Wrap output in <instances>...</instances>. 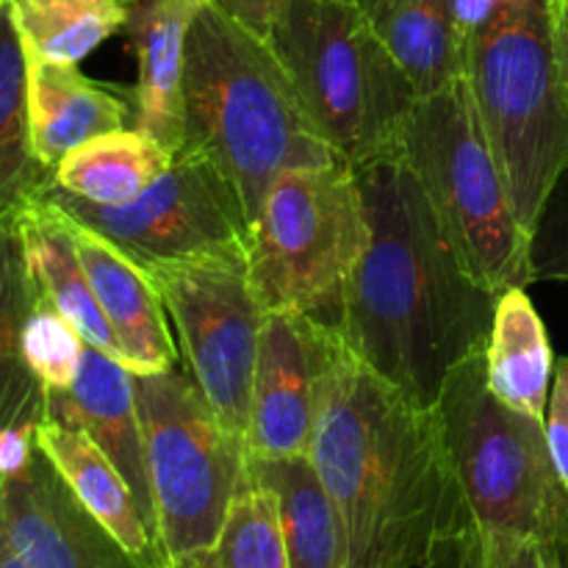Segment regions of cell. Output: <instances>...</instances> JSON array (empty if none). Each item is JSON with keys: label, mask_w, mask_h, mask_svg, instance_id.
Segmentation results:
<instances>
[{"label": "cell", "mask_w": 568, "mask_h": 568, "mask_svg": "<svg viewBox=\"0 0 568 568\" xmlns=\"http://www.w3.org/2000/svg\"><path fill=\"white\" fill-rule=\"evenodd\" d=\"M355 175L369 244L344 292L338 333L366 369L433 408L447 377L486 353L499 294L469 275L403 155Z\"/></svg>", "instance_id": "1"}, {"label": "cell", "mask_w": 568, "mask_h": 568, "mask_svg": "<svg viewBox=\"0 0 568 568\" xmlns=\"http://www.w3.org/2000/svg\"><path fill=\"white\" fill-rule=\"evenodd\" d=\"M308 455L336 503L347 568H430L469 527L436 410L381 381L349 347Z\"/></svg>", "instance_id": "2"}, {"label": "cell", "mask_w": 568, "mask_h": 568, "mask_svg": "<svg viewBox=\"0 0 568 568\" xmlns=\"http://www.w3.org/2000/svg\"><path fill=\"white\" fill-rule=\"evenodd\" d=\"M183 105V148L205 153L231 178L250 222L283 172L342 161L270 39L211 3L189 28Z\"/></svg>", "instance_id": "3"}, {"label": "cell", "mask_w": 568, "mask_h": 568, "mask_svg": "<svg viewBox=\"0 0 568 568\" xmlns=\"http://www.w3.org/2000/svg\"><path fill=\"white\" fill-rule=\"evenodd\" d=\"M466 81L477 116L530 236L568 166V94L549 0L505 3L466 37Z\"/></svg>", "instance_id": "4"}, {"label": "cell", "mask_w": 568, "mask_h": 568, "mask_svg": "<svg viewBox=\"0 0 568 568\" xmlns=\"http://www.w3.org/2000/svg\"><path fill=\"white\" fill-rule=\"evenodd\" d=\"M270 42L338 159L358 170L399 153L419 94L364 9L288 0Z\"/></svg>", "instance_id": "5"}, {"label": "cell", "mask_w": 568, "mask_h": 568, "mask_svg": "<svg viewBox=\"0 0 568 568\" xmlns=\"http://www.w3.org/2000/svg\"><path fill=\"white\" fill-rule=\"evenodd\" d=\"M399 155L469 275L494 294L527 286L530 236L510 203L466 78L416 100Z\"/></svg>", "instance_id": "6"}, {"label": "cell", "mask_w": 568, "mask_h": 568, "mask_svg": "<svg viewBox=\"0 0 568 568\" xmlns=\"http://www.w3.org/2000/svg\"><path fill=\"white\" fill-rule=\"evenodd\" d=\"M366 244L364 194L347 161L283 172L253 220L250 281L266 314H305L338 331Z\"/></svg>", "instance_id": "7"}, {"label": "cell", "mask_w": 568, "mask_h": 568, "mask_svg": "<svg viewBox=\"0 0 568 568\" xmlns=\"http://www.w3.org/2000/svg\"><path fill=\"white\" fill-rule=\"evenodd\" d=\"M433 410L469 527L552 544L566 488L549 455L544 419L494 397L486 353L447 377Z\"/></svg>", "instance_id": "8"}, {"label": "cell", "mask_w": 568, "mask_h": 568, "mask_svg": "<svg viewBox=\"0 0 568 568\" xmlns=\"http://www.w3.org/2000/svg\"><path fill=\"white\" fill-rule=\"evenodd\" d=\"M144 458L153 494V530L164 568L209 552L244 486L247 449L233 436L192 375L175 366L133 375Z\"/></svg>", "instance_id": "9"}, {"label": "cell", "mask_w": 568, "mask_h": 568, "mask_svg": "<svg viewBox=\"0 0 568 568\" xmlns=\"http://www.w3.org/2000/svg\"><path fill=\"white\" fill-rule=\"evenodd\" d=\"M44 203L148 270L200 255H250L253 222L231 178L205 153L181 148L170 170L125 205H98L53 183Z\"/></svg>", "instance_id": "10"}, {"label": "cell", "mask_w": 568, "mask_h": 568, "mask_svg": "<svg viewBox=\"0 0 568 568\" xmlns=\"http://www.w3.org/2000/svg\"><path fill=\"white\" fill-rule=\"evenodd\" d=\"M175 325L178 349L216 419L247 438L253 375L266 311L250 255H200L142 270Z\"/></svg>", "instance_id": "11"}, {"label": "cell", "mask_w": 568, "mask_h": 568, "mask_svg": "<svg viewBox=\"0 0 568 568\" xmlns=\"http://www.w3.org/2000/svg\"><path fill=\"white\" fill-rule=\"evenodd\" d=\"M347 349L342 333L305 314H266L250 399L247 458L308 455L327 383Z\"/></svg>", "instance_id": "12"}, {"label": "cell", "mask_w": 568, "mask_h": 568, "mask_svg": "<svg viewBox=\"0 0 568 568\" xmlns=\"http://www.w3.org/2000/svg\"><path fill=\"white\" fill-rule=\"evenodd\" d=\"M0 530L31 568H148L83 508L39 442L31 464L0 480Z\"/></svg>", "instance_id": "13"}, {"label": "cell", "mask_w": 568, "mask_h": 568, "mask_svg": "<svg viewBox=\"0 0 568 568\" xmlns=\"http://www.w3.org/2000/svg\"><path fill=\"white\" fill-rule=\"evenodd\" d=\"M44 416L83 430L120 469L136 497L144 521L153 530V494L144 458L133 372L100 349H83L81 366L64 392H44ZM155 536V530H153Z\"/></svg>", "instance_id": "14"}, {"label": "cell", "mask_w": 568, "mask_h": 568, "mask_svg": "<svg viewBox=\"0 0 568 568\" xmlns=\"http://www.w3.org/2000/svg\"><path fill=\"white\" fill-rule=\"evenodd\" d=\"M67 225H70L78 258L87 270L94 300L120 342L122 366L133 375H159V372L172 369L181 349L172 342L170 325H166L170 316L148 275L98 233L87 231L72 220H67Z\"/></svg>", "instance_id": "15"}, {"label": "cell", "mask_w": 568, "mask_h": 568, "mask_svg": "<svg viewBox=\"0 0 568 568\" xmlns=\"http://www.w3.org/2000/svg\"><path fill=\"white\" fill-rule=\"evenodd\" d=\"M205 0H139L125 31L139 59L136 128L166 150L178 153L186 139L183 67L186 37Z\"/></svg>", "instance_id": "16"}, {"label": "cell", "mask_w": 568, "mask_h": 568, "mask_svg": "<svg viewBox=\"0 0 568 568\" xmlns=\"http://www.w3.org/2000/svg\"><path fill=\"white\" fill-rule=\"evenodd\" d=\"M31 136L39 164L55 175L67 153L103 133L120 131L128 105L114 89L92 81L78 64L31 59L28 70Z\"/></svg>", "instance_id": "17"}, {"label": "cell", "mask_w": 568, "mask_h": 568, "mask_svg": "<svg viewBox=\"0 0 568 568\" xmlns=\"http://www.w3.org/2000/svg\"><path fill=\"white\" fill-rule=\"evenodd\" d=\"M37 442L44 449L67 486L83 508L148 568H164L153 530L139 510L136 497L109 455L83 430L67 427L44 416L37 427Z\"/></svg>", "instance_id": "18"}, {"label": "cell", "mask_w": 568, "mask_h": 568, "mask_svg": "<svg viewBox=\"0 0 568 568\" xmlns=\"http://www.w3.org/2000/svg\"><path fill=\"white\" fill-rule=\"evenodd\" d=\"M244 483L275 494L288 568H347L342 519L311 455L247 458Z\"/></svg>", "instance_id": "19"}, {"label": "cell", "mask_w": 568, "mask_h": 568, "mask_svg": "<svg viewBox=\"0 0 568 568\" xmlns=\"http://www.w3.org/2000/svg\"><path fill=\"white\" fill-rule=\"evenodd\" d=\"M22 239L37 292L81 333L87 347L120 361V342L94 300L64 216L42 197L33 200L22 209Z\"/></svg>", "instance_id": "20"}, {"label": "cell", "mask_w": 568, "mask_h": 568, "mask_svg": "<svg viewBox=\"0 0 568 568\" xmlns=\"http://www.w3.org/2000/svg\"><path fill=\"white\" fill-rule=\"evenodd\" d=\"M555 358L547 327L525 286L499 294L491 336L486 344V381L508 408L544 419Z\"/></svg>", "instance_id": "21"}, {"label": "cell", "mask_w": 568, "mask_h": 568, "mask_svg": "<svg viewBox=\"0 0 568 568\" xmlns=\"http://www.w3.org/2000/svg\"><path fill=\"white\" fill-rule=\"evenodd\" d=\"M33 300L22 211H14L0 220V427H39L44 419L48 394L22 355V327Z\"/></svg>", "instance_id": "22"}, {"label": "cell", "mask_w": 568, "mask_h": 568, "mask_svg": "<svg viewBox=\"0 0 568 568\" xmlns=\"http://www.w3.org/2000/svg\"><path fill=\"white\" fill-rule=\"evenodd\" d=\"M26 39L11 0L0 3V220L28 209L53 186V172L39 164L31 136Z\"/></svg>", "instance_id": "23"}, {"label": "cell", "mask_w": 568, "mask_h": 568, "mask_svg": "<svg viewBox=\"0 0 568 568\" xmlns=\"http://www.w3.org/2000/svg\"><path fill=\"white\" fill-rule=\"evenodd\" d=\"M372 22L419 98L466 78V37L455 0H388Z\"/></svg>", "instance_id": "24"}, {"label": "cell", "mask_w": 568, "mask_h": 568, "mask_svg": "<svg viewBox=\"0 0 568 568\" xmlns=\"http://www.w3.org/2000/svg\"><path fill=\"white\" fill-rule=\"evenodd\" d=\"M172 161L175 153L139 128H120L67 153L55 166L53 183L89 203L125 205L153 186Z\"/></svg>", "instance_id": "25"}, {"label": "cell", "mask_w": 568, "mask_h": 568, "mask_svg": "<svg viewBox=\"0 0 568 568\" xmlns=\"http://www.w3.org/2000/svg\"><path fill=\"white\" fill-rule=\"evenodd\" d=\"M28 59L78 64L114 33L125 31L139 0H11Z\"/></svg>", "instance_id": "26"}, {"label": "cell", "mask_w": 568, "mask_h": 568, "mask_svg": "<svg viewBox=\"0 0 568 568\" xmlns=\"http://www.w3.org/2000/svg\"><path fill=\"white\" fill-rule=\"evenodd\" d=\"M172 568H288L275 494L255 483H244L214 547Z\"/></svg>", "instance_id": "27"}, {"label": "cell", "mask_w": 568, "mask_h": 568, "mask_svg": "<svg viewBox=\"0 0 568 568\" xmlns=\"http://www.w3.org/2000/svg\"><path fill=\"white\" fill-rule=\"evenodd\" d=\"M83 349L87 342L81 333L37 292L22 327V355L44 392H64L72 386Z\"/></svg>", "instance_id": "28"}, {"label": "cell", "mask_w": 568, "mask_h": 568, "mask_svg": "<svg viewBox=\"0 0 568 568\" xmlns=\"http://www.w3.org/2000/svg\"><path fill=\"white\" fill-rule=\"evenodd\" d=\"M430 568H560L552 544L466 527Z\"/></svg>", "instance_id": "29"}, {"label": "cell", "mask_w": 568, "mask_h": 568, "mask_svg": "<svg viewBox=\"0 0 568 568\" xmlns=\"http://www.w3.org/2000/svg\"><path fill=\"white\" fill-rule=\"evenodd\" d=\"M568 283V166L530 233V283Z\"/></svg>", "instance_id": "30"}, {"label": "cell", "mask_w": 568, "mask_h": 568, "mask_svg": "<svg viewBox=\"0 0 568 568\" xmlns=\"http://www.w3.org/2000/svg\"><path fill=\"white\" fill-rule=\"evenodd\" d=\"M544 430H547L549 455H552L558 480L568 491V358L555 361L552 392H549Z\"/></svg>", "instance_id": "31"}, {"label": "cell", "mask_w": 568, "mask_h": 568, "mask_svg": "<svg viewBox=\"0 0 568 568\" xmlns=\"http://www.w3.org/2000/svg\"><path fill=\"white\" fill-rule=\"evenodd\" d=\"M205 3L222 9L227 17L242 22L244 28H250L258 37L270 39L288 0H205Z\"/></svg>", "instance_id": "32"}, {"label": "cell", "mask_w": 568, "mask_h": 568, "mask_svg": "<svg viewBox=\"0 0 568 568\" xmlns=\"http://www.w3.org/2000/svg\"><path fill=\"white\" fill-rule=\"evenodd\" d=\"M37 453V427H0V480L26 469Z\"/></svg>", "instance_id": "33"}, {"label": "cell", "mask_w": 568, "mask_h": 568, "mask_svg": "<svg viewBox=\"0 0 568 568\" xmlns=\"http://www.w3.org/2000/svg\"><path fill=\"white\" fill-rule=\"evenodd\" d=\"M549 14H552V39L555 53H558L560 78L568 94V0H549Z\"/></svg>", "instance_id": "34"}, {"label": "cell", "mask_w": 568, "mask_h": 568, "mask_svg": "<svg viewBox=\"0 0 568 568\" xmlns=\"http://www.w3.org/2000/svg\"><path fill=\"white\" fill-rule=\"evenodd\" d=\"M552 552H555V558H558V566L568 568V491L564 497V505H560L558 525H555Z\"/></svg>", "instance_id": "35"}, {"label": "cell", "mask_w": 568, "mask_h": 568, "mask_svg": "<svg viewBox=\"0 0 568 568\" xmlns=\"http://www.w3.org/2000/svg\"><path fill=\"white\" fill-rule=\"evenodd\" d=\"M0 568H31L20 558V552L11 547V541L6 538L3 530H0Z\"/></svg>", "instance_id": "36"}, {"label": "cell", "mask_w": 568, "mask_h": 568, "mask_svg": "<svg viewBox=\"0 0 568 568\" xmlns=\"http://www.w3.org/2000/svg\"><path fill=\"white\" fill-rule=\"evenodd\" d=\"M347 3H353V6H358V9H364L366 14H375V11H381L383 6L388 3V0H347Z\"/></svg>", "instance_id": "37"}, {"label": "cell", "mask_w": 568, "mask_h": 568, "mask_svg": "<svg viewBox=\"0 0 568 568\" xmlns=\"http://www.w3.org/2000/svg\"><path fill=\"white\" fill-rule=\"evenodd\" d=\"M0 3H3V0H0Z\"/></svg>", "instance_id": "38"}]
</instances>
